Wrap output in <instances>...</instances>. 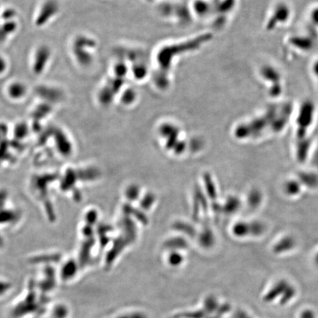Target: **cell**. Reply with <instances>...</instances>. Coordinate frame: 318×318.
Listing matches in <instances>:
<instances>
[{"label": "cell", "instance_id": "obj_1", "mask_svg": "<svg viewBox=\"0 0 318 318\" xmlns=\"http://www.w3.org/2000/svg\"><path fill=\"white\" fill-rule=\"evenodd\" d=\"M74 47H75L74 53L80 63L85 65L89 64L93 60V55L90 52L86 51V49L95 48V41L86 37H81L75 41Z\"/></svg>", "mask_w": 318, "mask_h": 318}, {"label": "cell", "instance_id": "obj_2", "mask_svg": "<svg viewBox=\"0 0 318 318\" xmlns=\"http://www.w3.org/2000/svg\"><path fill=\"white\" fill-rule=\"evenodd\" d=\"M58 6L56 2L49 0L43 5L37 16L36 24L42 26L47 21H49L53 16L58 13Z\"/></svg>", "mask_w": 318, "mask_h": 318}, {"label": "cell", "instance_id": "obj_3", "mask_svg": "<svg viewBox=\"0 0 318 318\" xmlns=\"http://www.w3.org/2000/svg\"><path fill=\"white\" fill-rule=\"evenodd\" d=\"M50 50L47 47H41L37 50L33 60V72L36 74L42 73L46 68L50 58Z\"/></svg>", "mask_w": 318, "mask_h": 318}, {"label": "cell", "instance_id": "obj_4", "mask_svg": "<svg viewBox=\"0 0 318 318\" xmlns=\"http://www.w3.org/2000/svg\"><path fill=\"white\" fill-rule=\"evenodd\" d=\"M8 93L13 100H19L26 95L27 87L21 82H13L8 86Z\"/></svg>", "mask_w": 318, "mask_h": 318}, {"label": "cell", "instance_id": "obj_5", "mask_svg": "<svg viewBox=\"0 0 318 318\" xmlns=\"http://www.w3.org/2000/svg\"><path fill=\"white\" fill-rule=\"evenodd\" d=\"M7 61L3 57L0 56V75L3 74L7 70Z\"/></svg>", "mask_w": 318, "mask_h": 318}, {"label": "cell", "instance_id": "obj_6", "mask_svg": "<svg viewBox=\"0 0 318 318\" xmlns=\"http://www.w3.org/2000/svg\"><path fill=\"white\" fill-rule=\"evenodd\" d=\"M301 318H316V317L312 311L306 310L301 314Z\"/></svg>", "mask_w": 318, "mask_h": 318}, {"label": "cell", "instance_id": "obj_7", "mask_svg": "<svg viewBox=\"0 0 318 318\" xmlns=\"http://www.w3.org/2000/svg\"><path fill=\"white\" fill-rule=\"evenodd\" d=\"M7 12H8V14H11V16H13V15H14V12H13V11H7ZM13 18L11 17V16H3V18H4L5 20H6V21H9V18Z\"/></svg>", "mask_w": 318, "mask_h": 318}]
</instances>
